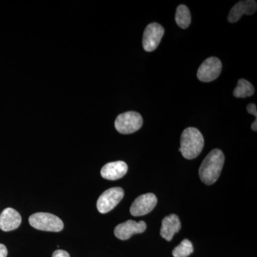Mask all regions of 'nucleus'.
<instances>
[{"mask_svg":"<svg viewBox=\"0 0 257 257\" xmlns=\"http://www.w3.org/2000/svg\"><path fill=\"white\" fill-rule=\"evenodd\" d=\"M224 155L219 149L208 154L199 167V174L203 183L211 185L219 179L224 164Z\"/></svg>","mask_w":257,"mask_h":257,"instance_id":"f257e3e1","label":"nucleus"},{"mask_svg":"<svg viewBox=\"0 0 257 257\" xmlns=\"http://www.w3.org/2000/svg\"><path fill=\"white\" fill-rule=\"evenodd\" d=\"M204 145V137L200 131L194 127H188L181 135L179 152L187 160H193L200 155Z\"/></svg>","mask_w":257,"mask_h":257,"instance_id":"f03ea898","label":"nucleus"},{"mask_svg":"<svg viewBox=\"0 0 257 257\" xmlns=\"http://www.w3.org/2000/svg\"><path fill=\"white\" fill-rule=\"evenodd\" d=\"M32 227L42 231L59 232L64 229V223L58 216L50 213L38 212L29 218Z\"/></svg>","mask_w":257,"mask_h":257,"instance_id":"7ed1b4c3","label":"nucleus"},{"mask_svg":"<svg viewBox=\"0 0 257 257\" xmlns=\"http://www.w3.org/2000/svg\"><path fill=\"white\" fill-rule=\"evenodd\" d=\"M143 117L136 111H126L119 114L114 123L116 130L122 135L136 133L143 126Z\"/></svg>","mask_w":257,"mask_h":257,"instance_id":"20e7f679","label":"nucleus"},{"mask_svg":"<svg viewBox=\"0 0 257 257\" xmlns=\"http://www.w3.org/2000/svg\"><path fill=\"white\" fill-rule=\"evenodd\" d=\"M124 192L121 187H113L101 194L96 202L98 211L101 214H106L113 209L123 199Z\"/></svg>","mask_w":257,"mask_h":257,"instance_id":"39448f33","label":"nucleus"},{"mask_svg":"<svg viewBox=\"0 0 257 257\" xmlns=\"http://www.w3.org/2000/svg\"><path fill=\"white\" fill-rule=\"evenodd\" d=\"M222 64L217 57L207 59L197 71V78L203 82H210L215 80L220 75Z\"/></svg>","mask_w":257,"mask_h":257,"instance_id":"423d86ee","label":"nucleus"},{"mask_svg":"<svg viewBox=\"0 0 257 257\" xmlns=\"http://www.w3.org/2000/svg\"><path fill=\"white\" fill-rule=\"evenodd\" d=\"M165 34L163 27L160 24L153 23L147 25L144 32L143 45L146 52H153L160 45Z\"/></svg>","mask_w":257,"mask_h":257,"instance_id":"0eeeda50","label":"nucleus"},{"mask_svg":"<svg viewBox=\"0 0 257 257\" xmlns=\"http://www.w3.org/2000/svg\"><path fill=\"white\" fill-rule=\"evenodd\" d=\"M157 204V198L152 193L143 194L137 198L131 207L130 213L134 216H141L146 215L151 212Z\"/></svg>","mask_w":257,"mask_h":257,"instance_id":"6e6552de","label":"nucleus"},{"mask_svg":"<svg viewBox=\"0 0 257 257\" xmlns=\"http://www.w3.org/2000/svg\"><path fill=\"white\" fill-rule=\"evenodd\" d=\"M147 229L146 223L128 220L115 227L114 235L120 240H127L134 234H142Z\"/></svg>","mask_w":257,"mask_h":257,"instance_id":"1a4fd4ad","label":"nucleus"},{"mask_svg":"<svg viewBox=\"0 0 257 257\" xmlns=\"http://www.w3.org/2000/svg\"><path fill=\"white\" fill-rule=\"evenodd\" d=\"M256 2L254 0L239 2L230 10L228 21L231 23H236L243 15H252L256 13Z\"/></svg>","mask_w":257,"mask_h":257,"instance_id":"9d476101","label":"nucleus"},{"mask_svg":"<svg viewBox=\"0 0 257 257\" xmlns=\"http://www.w3.org/2000/svg\"><path fill=\"white\" fill-rule=\"evenodd\" d=\"M128 171V166L122 161L109 162L101 168V175L107 180L114 181L122 178Z\"/></svg>","mask_w":257,"mask_h":257,"instance_id":"9b49d317","label":"nucleus"},{"mask_svg":"<svg viewBox=\"0 0 257 257\" xmlns=\"http://www.w3.org/2000/svg\"><path fill=\"white\" fill-rule=\"evenodd\" d=\"M22 222L21 215L13 208H7L0 214V229L10 231L18 229Z\"/></svg>","mask_w":257,"mask_h":257,"instance_id":"f8f14e48","label":"nucleus"},{"mask_svg":"<svg viewBox=\"0 0 257 257\" xmlns=\"http://www.w3.org/2000/svg\"><path fill=\"white\" fill-rule=\"evenodd\" d=\"M181 229V221L179 216L176 214H170L165 216L162 220L160 234L164 239L170 241L175 234Z\"/></svg>","mask_w":257,"mask_h":257,"instance_id":"ddd939ff","label":"nucleus"},{"mask_svg":"<svg viewBox=\"0 0 257 257\" xmlns=\"http://www.w3.org/2000/svg\"><path fill=\"white\" fill-rule=\"evenodd\" d=\"M176 23L179 28L187 29L190 25L192 18L188 8L186 5H180L177 8L175 15Z\"/></svg>","mask_w":257,"mask_h":257,"instance_id":"4468645a","label":"nucleus"},{"mask_svg":"<svg viewBox=\"0 0 257 257\" xmlns=\"http://www.w3.org/2000/svg\"><path fill=\"white\" fill-rule=\"evenodd\" d=\"M255 89L252 84L244 79L238 81L237 86L235 88L233 94L236 98H246L252 96Z\"/></svg>","mask_w":257,"mask_h":257,"instance_id":"2eb2a0df","label":"nucleus"},{"mask_svg":"<svg viewBox=\"0 0 257 257\" xmlns=\"http://www.w3.org/2000/svg\"><path fill=\"white\" fill-rule=\"evenodd\" d=\"M194 251L192 243L188 239H184L180 244L174 248L172 254L174 257H188Z\"/></svg>","mask_w":257,"mask_h":257,"instance_id":"dca6fc26","label":"nucleus"},{"mask_svg":"<svg viewBox=\"0 0 257 257\" xmlns=\"http://www.w3.org/2000/svg\"><path fill=\"white\" fill-rule=\"evenodd\" d=\"M246 109H247V111L249 114L253 115V116H255V117L257 118L256 106L254 104H253V103L248 104L247 106H246Z\"/></svg>","mask_w":257,"mask_h":257,"instance_id":"f3484780","label":"nucleus"},{"mask_svg":"<svg viewBox=\"0 0 257 257\" xmlns=\"http://www.w3.org/2000/svg\"><path fill=\"white\" fill-rule=\"evenodd\" d=\"M52 257H70L69 253L64 250H56L52 254Z\"/></svg>","mask_w":257,"mask_h":257,"instance_id":"a211bd4d","label":"nucleus"},{"mask_svg":"<svg viewBox=\"0 0 257 257\" xmlns=\"http://www.w3.org/2000/svg\"><path fill=\"white\" fill-rule=\"evenodd\" d=\"M8 248L3 243H0V257L8 256Z\"/></svg>","mask_w":257,"mask_h":257,"instance_id":"6ab92c4d","label":"nucleus"},{"mask_svg":"<svg viewBox=\"0 0 257 257\" xmlns=\"http://www.w3.org/2000/svg\"><path fill=\"white\" fill-rule=\"evenodd\" d=\"M251 130L254 132L257 131V119H255V121L251 124Z\"/></svg>","mask_w":257,"mask_h":257,"instance_id":"aec40b11","label":"nucleus"}]
</instances>
